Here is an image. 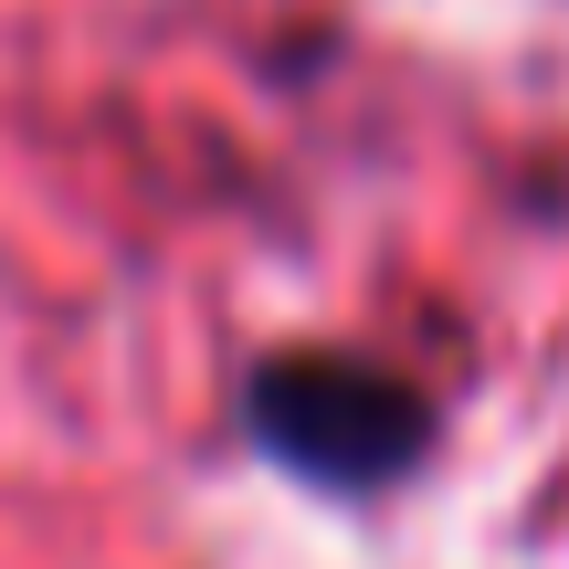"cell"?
Returning a JSON list of instances; mask_svg holds the SVG:
<instances>
[{
    "label": "cell",
    "mask_w": 569,
    "mask_h": 569,
    "mask_svg": "<svg viewBox=\"0 0 569 569\" xmlns=\"http://www.w3.org/2000/svg\"><path fill=\"white\" fill-rule=\"evenodd\" d=\"M232 432L317 507H390L443 453V390L348 338H284L232 369Z\"/></svg>",
    "instance_id": "cell-1"
}]
</instances>
